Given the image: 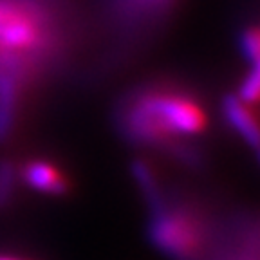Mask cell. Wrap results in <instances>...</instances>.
<instances>
[{"instance_id": "cell-9", "label": "cell", "mask_w": 260, "mask_h": 260, "mask_svg": "<svg viewBox=\"0 0 260 260\" xmlns=\"http://www.w3.org/2000/svg\"><path fill=\"white\" fill-rule=\"evenodd\" d=\"M0 260H18V258H13V256H0Z\"/></svg>"}, {"instance_id": "cell-6", "label": "cell", "mask_w": 260, "mask_h": 260, "mask_svg": "<svg viewBox=\"0 0 260 260\" xmlns=\"http://www.w3.org/2000/svg\"><path fill=\"white\" fill-rule=\"evenodd\" d=\"M249 103L242 102L239 96L232 94L222 100V114L226 121L230 123L237 134L246 141V145L251 146L256 152L258 148V126H256L255 112L249 110Z\"/></svg>"}, {"instance_id": "cell-1", "label": "cell", "mask_w": 260, "mask_h": 260, "mask_svg": "<svg viewBox=\"0 0 260 260\" xmlns=\"http://www.w3.org/2000/svg\"><path fill=\"white\" fill-rule=\"evenodd\" d=\"M74 31L69 0H0V141L25 98L69 60Z\"/></svg>"}, {"instance_id": "cell-5", "label": "cell", "mask_w": 260, "mask_h": 260, "mask_svg": "<svg viewBox=\"0 0 260 260\" xmlns=\"http://www.w3.org/2000/svg\"><path fill=\"white\" fill-rule=\"evenodd\" d=\"M24 181L35 190L49 195H61L69 190V179L47 159H29L22 168Z\"/></svg>"}, {"instance_id": "cell-7", "label": "cell", "mask_w": 260, "mask_h": 260, "mask_svg": "<svg viewBox=\"0 0 260 260\" xmlns=\"http://www.w3.org/2000/svg\"><path fill=\"white\" fill-rule=\"evenodd\" d=\"M258 65H253L248 76L244 78L239 90V98L246 103H255L258 98Z\"/></svg>"}, {"instance_id": "cell-2", "label": "cell", "mask_w": 260, "mask_h": 260, "mask_svg": "<svg viewBox=\"0 0 260 260\" xmlns=\"http://www.w3.org/2000/svg\"><path fill=\"white\" fill-rule=\"evenodd\" d=\"M114 119L132 145L162 150L184 167L203 165V148L195 139L206 130L208 118L203 102L188 87L146 81L119 100Z\"/></svg>"}, {"instance_id": "cell-3", "label": "cell", "mask_w": 260, "mask_h": 260, "mask_svg": "<svg viewBox=\"0 0 260 260\" xmlns=\"http://www.w3.org/2000/svg\"><path fill=\"white\" fill-rule=\"evenodd\" d=\"M150 211L148 239L174 260H199L210 246H217V230L197 203L167 191L148 165L134 168Z\"/></svg>"}, {"instance_id": "cell-8", "label": "cell", "mask_w": 260, "mask_h": 260, "mask_svg": "<svg viewBox=\"0 0 260 260\" xmlns=\"http://www.w3.org/2000/svg\"><path fill=\"white\" fill-rule=\"evenodd\" d=\"M240 45H242L244 56L251 60L253 65H256V60H258V31L255 27L246 29L242 35V40H240Z\"/></svg>"}, {"instance_id": "cell-4", "label": "cell", "mask_w": 260, "mask_h": 260, "mask_svg": "<svg viewBox=\"0 0 260 260\" xmlns=\"http://www.w3.org/2000/svg\"><path fill=\"white\" fill-rule=\"evenodd\" d=\"M100 24L109 37V60L118 61L146 45L170 22L181 0H98Z\"/></svg>"}]
</instances>
